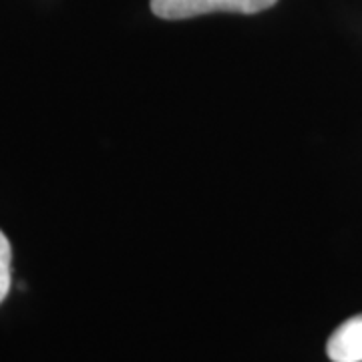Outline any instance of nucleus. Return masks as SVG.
<instances>
[{"label": "nucleus", "instance_id": "1", "mask_svg": "<svg viewBox=\"0 0 362 362\" xmlns=\"http://www.w3.org/2000/svg\"><path fill=\"white\" fill-rule=\"evenodd\" d=\"M278 0H151V11L165 21L194 18L209 13H262Z\"/></svg>", "mask_w": 362, "mask_h": 362}, {"label": "nucleus", "instance_id": "2", "mask_svg": "<svg viewBox=\"0 0 362 362\" xmlns=\"http://www.w3.org/2000/svg\"><path fill=\"white\" fill-rule=\"evenodd\" d=\"M326 354L332 362H362V314L338 326L328 338Z\"/></svg>", "mask_w": 362, "mask_h": 362}, {"label": "nucleus", "instance_id": "3", "mask_svg": "<svg viewBox=\"0 0 362 362\" xmlns=\"http://www.w3.org/2000/svg\"><path fill=\"white\" fill-rule=\"evenodd\" d=\"M13 282V247L4 233L0 232V304L6 298Z\"/></svg>", "mask_w": 362, "mask_h": 362}]
</instances>
